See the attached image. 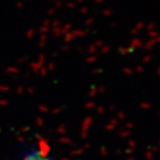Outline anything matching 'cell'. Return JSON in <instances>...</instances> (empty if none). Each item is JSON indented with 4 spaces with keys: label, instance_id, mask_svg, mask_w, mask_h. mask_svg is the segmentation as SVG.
<instances>
[{
    "label": "cell",
    "instance_id": "6da1fadb",
    "mask_svg": "<svg viewBox=\"0 0 160 160\" xmlns=\"http://www.w3.org/2000/svg\"><path fill=\"white\" fill-rule=\"evenodd\" d=\"M25 160H50V158L43 150H33L32 152L26 156Z\"/></svg>",
    "mask_w": 160,
    "mask_h": 160
}]
</instances>
